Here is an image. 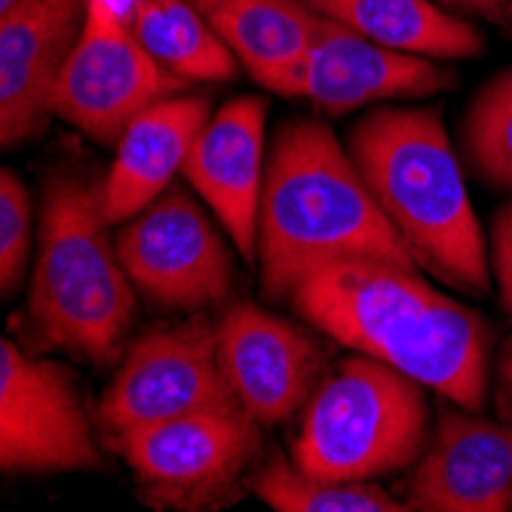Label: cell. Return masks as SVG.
Here are the masks:
<instances>
[{"label":"cell","instance_id":"8fae6325","mask_svg":"<svg viewBox=\"0 0 512 512\" xmlns=\"http://www.w3.org/2000/svg\"><path fill=\"white\" fill-rule=\"evenodd\" d=\"M215 341L230 387L258 424L289 421L322 384L325 353L316 338L252 301L218 319Z\"/></svg>","mask_w":512,"mask_h":512},{"label":"cell","instance_id":"83f0119b","mask_svg":"<svg viewBox=\"0 0 512 512\" xmlns=\"http://www.w3.org/2000/svg\"><path fill=\"white\" fill-rule=\"evenodd\" d=\"M194 4H203V0H194Z\"/></svg>","mask_w":512,"mask_h":512},{"label":"cell","instance_id":"603a6c76","mask_svg":"<svg viewBox=\"0 0 512 512\" xmlns=\"http://www.w3.org/2000/svg\"><path fill=\"white\" fill-rule=\"evenodd\" d=\"M491 267H494L497 286H500V298H503L506 310L512 313V203H506L494 218Z\"/></svg>","mask_w":512,"mask_h":512},{"label":"cell","instance_id":"4fadbf2b","mask_svg":"<svg viewBox=\"0 0 512 512\" xmlns=\"http://www.w3.org/2000/svg\"><path fill=\"white\" fill-rule=\"evenodd\" d=\"M405 503L427 512L512 509V421H488L467 408L442 411L408 476Z\"/></svg>","mask_w":512,"mask_h":512},{"label":"cell","instance_id":"cb8c5ba5","mask_svg":"<svg viewBox=\"0 0 512 512\" xmlns=\"http://www.w3.org/2000/svg\"><path fill=\"white\" fill-rule=\"evenodd\" d=\"M442 7L460 16H476L488 25L512 34V0H439Z\"/></svg>","mask_w":512,"mask_h":512},{"label":"cell","instance_id":"7a4b0ae2","mask_svg":"<svg viewBox=\"0 0 512 512\" xmlns=\"http://www.w3.org/2000/svg\"><path fill=\"white\" fill-rule=\"evenodd\" d=\"M353 258L421 267L338 135L319 120L286 123L264 172L261 286L267 298L289 301L310 270Z\"/></svg>","mask_w":512,"mask_h":512},{"label":"cell","instance_id":"8992f818","mask_svg":"<svg viewBox=\"0 0 512 512\" xmlns=\"http://www.w3.org/2000/svg\"><path fill=\"white\" fill-rule=\"evenodd\" d=\"M114 445L151 506L221 509L240 497L261 436L249 411H200L126 430Z\"/></svg>","mask_w":512,"mask_h":512},{"label":"cell","instance_id":"7c38bea8","mask_svg":"<svg viewBox=\"0 0 512 512\" xmlns=\"http://www.w3.org/2000/svg\"><path fill=\"white\" fill-rule=\"evenodd\" d=\"M86 0H16L0 10V138L16 148L56 114V89L83 31Z\"/></svg>","mask_w":512,"mask_h":512},{"label":"cell","instance_id":"5bb4252c","mask_svg":"<svg viewBox=\"0 0 512 512\" xmlns=\"http://www.w3.org/2000/svg\"><path fill=\"white\" fill-rule=\"evenodd\" d=\"M454 83V68L439 65V59L390 50L350 25L322 16L319 37L304 62L301 99L329 114H347L371 102L436 96Z\"/></svg>","mask_w":512,"mask_h":512},{"label":"cell","instance_id":"ac0fdd59","mask_svg":"<svg viewBox=\"0 0 512 512\" xmlns=\"http://www.w3.org/2000/svg\"><path fill=\"white\" fill-rule=\"evenodd\" d=\"M307 4L319 16L344 22L399 53L451 62L482 56L485 50L482 31L436 0H307Z\"/></svg>","mask_w":512,"mask_h":512},{"label":"cell","instance_id":"30bf717a","mask_svg":"<svg viewBox=\"0 0 512 512\" xmlns=\"http://www.w3.org/2000/svg\"><path fill=\"white\" fill-rule=\"evenodd\" d=\"M188 80L166 71L129 22L86 7L83 31L56 89V117L102 145H117L126 126L151 105L178 96Z\"/></svg>","mask_w":512,"mask_h":512},{"label":"cell","instance_id":"3957f363","mask_svg":"<svg viewBox=\"0 0 512 512\" xmlns=\"http://www.w3.org/2000/svg\"><path fill=\"white\" fill-rule=\"evenodd\" d=\"M347 151L414 261L460 292L485 295V234L442 114L378 108L353 126Z\"/></svg>","mask_w":512,"mask_h":512},{"label":"cell","instance_id":"44dd1931","mask_svg":"<svg viewBox=\"0 0 512 512\" xmlns=\"http://www.w3.org/2000/svg\"><path fill=\"white\" fill-rule=\"evenodd\" d=\"M463 148L479 178L512 191V71L497 74L473 99Z\"/></svg>","mask_w":512,"mask_h":512},{"label":"cell","instance_id":"484cf974","mask_svg":"<svg viewBox=\"0 0 512 512\" xmlns=\"http://www.w3.org/2000/svg\"><path fill=\"white\" fill-rule=\"evenodd\" d=\"M138 4H142V0H86V7L102 10V13H108V16L120 19V22H129V25L135 19Z\"/></svg>","mask_w":512,"mask_h":512},{"label":"cell","instance_id":"d4e9b609","mask_svg":"<svg viewBox=\"0 0 512 512\" xmlns=\"http://www.w3.org/2000/svg\"><path fill=\"white\" fill-rule=\"evenodd\" d=\"M497 414L503 421H512V338L506 341L500 362H497Z\"/></svg>","mask_w":512,"mask_h":512},{"label":"cell","instance_id":"e0dca14e","mask_svg":"<svg viewBox=\"0 0 512 512\" xmlns=\"http://www.w3.org/2000/svg\"><path fill=\"white\" fill-rule=\"evenodd\" d=\"M197 7L258 86L301 99L304 62L322 28L307 0H203Z\"/></svg>","mask_w":512,"mask_h":512},{"label":"cell","instance_id":"ba28073f","mask_svg":"<svg viewBox=\"0 0 512 512\" xmlns=\"http://www.w3.org/2000/svg\"><path fill=\"white\" fill-rule=\"evenodd\" d=\"M105 457L92 436L71 371L0 344V470L19 476L92 473Z\"/></svg>","mask_w":512,"mask_h":512},{"label":"cell","instance_id":"52a82bcc","mask_svg":"<svg viewBox=\"0 0 512 512\" xmlns=\"http://www.w3.org/2000/svg\"><path fill=\"white\" fill-rule=\"evenodd\" d=\"M200 411H246L221 368L215 325L206 316L145 332L99 402L111 439Z\"/></svg>","mask_w":512,"mask_h":512},{"label":"cell","instance_id":"2e32d148","mask_svg":"<svg viewBox=\"0 0 512 512\" xmlns=\"http://www.w3.org/2000/svg\"><path fill=\"white\" fill-rule=\"evenodd\" d=\"M209 117L212 105L206 96L178 92L126 126L117 142V157L102 181V209L111 224L135 218L169 188Z\"/></svg>","mask_w":512,"mask_h":512},{"label":"cell","instance_id":"6da1fadb","mask_svg":"<svg viewBox=\"0 0 512 512\" xmlns=\"http://www.w3.org/2000/svg\"><path fill=\"white\" fill-rule=\"evenodd\" d=\"M289 301L322 335L405 371L457 408L485 405L488 322L433 289L414 264L335 261L310 270Z\"/></svg>","mask_w":512,"mask_h":512},{"label":"cell","instance_id":"277c9868","mask_svg":"<svg viewBox=\"0 0 512 512\" xmlns=\"http://www.w3.org/2000/svg\"><path fill=\"white\" fill-rule=\"evenodd\" d=\"M108 227L102 188L74 172L46 181L28 313L43 344L99 365L120 356L135 316V283Z\"/></svg>","mask_w":512,"mask_h":512},{"label":"cell","instance_id":"5b68a950","mask_svg":"<svg viewBox=\"0 0 512 512\" xmlns=\"http://www.w3.org/2000/svg\"><path fill=\"white\" fill-rule=\"evenodd\" d=\"M427 424L424 384L356 353L304 405L292 460L313 476L375 482L424 454Z\"/></svg>","mask_w":512,"mask_h":512},{"label":"cell","instance_id":"9c48e42d","mask_svg":"<svg viewBox=\"0 0 512 512\" xmlns=\"http://www.w3.org/2000/svg\"><path fill=\"white\" fill-rule=\"evenodd\" d=\"M117 255L135 289L163 307L203 310L224 301L234 286V255L224 237L203 206L175 184L123 221Z\"/></svg>","mask_w":512,"mask_h":512},{"label":"cell","instance_id":"9a60e30c","mask_svg":"<svg viewBox=\"0 0 512 512\" xmlns=\"http://www.w3.org/2000/svg\"><path fill=\"white\" fill-rule=\"evenodd\" d=\"M264 117L258 96L218 108L184 160L181 175L215 212L243 261H258V218L264 194Z\"/></svg>","mask_w":512,"mask_h":512},{"label":"cell","instance_id":"d6986e66","mask_svg":"<svg viewBox=\"0 0 512 512\" xmlns=\"http://www.w3.org/2000/svg\"><path fill=\"white\" fill-rule=\"evenodd\" d=\"M135 37L175 77L224 83L237 77V56L188 0H142L132 19Z\"/></svg>","mask_w":512,"mask_h":512},{"label":"cell","instance_id":"4316f807","mask_svg":"<svg viewBox=\"0 0 512 512\" xmlns=\"http://www.w3.org/2000/svg\"><path fill=\"white\" fill-rule=\"evenodd\" d=\"M16 0H0V10H7V7H13Z\"/></svg>","mask_w":512,"mask_h":512},{"label":"cell","instance_id":"ffe728a7","mask_svg":"<svg viewBox=\"0 0 512 512\" xmlns=\"http://www.w3.org/2000/svg\"><path fill=\"white\" fill-rule=\"evenodd\" d=\"M246 488L276 512H408L411 506L387 488L362 479H325L273 454Z\"/></svg>","mask_w":512,"mask_h":512},{"label":"cell","instance_id":"7402d4cb","mask_svg":"<svg viewBox=\"0 0 512 512\" xmlns=\"http://www.w3.org/2000/svg\"><path fill=\"white\" fill-rule=\"evenodd\" d=\"M31 249V197L25 181L4 169L0 175V289L10 298L25 276Z\"/></svg>","mask_w":512,"mask_h":512}]
</instances>
